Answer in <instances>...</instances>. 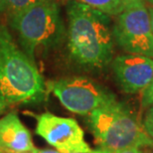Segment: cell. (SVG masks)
<instances>
[{"label": "cell", "instance_id": "obj_1", "mask_svg": "<svg viewBox=\"0 0 153 153\" xmlns=\"http://www.w3.org/2000/svg\"><path fill=\"white\" fill-rule=\"evenodd\" d=\"M68 14V49L78 65L102 69L112 60L114 38L109 15L71 1Z\"/></svg>", "mask_w": 153, "mask_h": 153}, {"label": "cell", "instance_id": "obj_2", "mask_svg": "<svg viewBox=\"0 0 153 153\" xmlns=\"http://www.w3.org/2000/svg\"><path fill=\"white\" fill-rule=\"evenodd\" d=\"M45 93L44 79L34 61L18 48L0 23V114L15 105L41 102Z\"/></svg>", "mask_w": 153, "mask_h": 153}, {"label": "cell", "instance_id": "obj_3", "mask_svg": "<svg viewBox=\"0 0 153 153\" xmlns=\"http://www.w3.org/2000/svg\"><path fill=\"white\" fill-rule=\"evenodd\" d=\"M88 125L99 149L105 153L129 147H153V138L116 100L91 112Z\"/></svg>", "mask_w": 153, "mask_h": 153}, {"label": "cell", "instance_id": "obj_4", "mask_svg": "<svg viewBox=\"0 0 153 153\" xmlns=\"http://www.w3.org/2000/svg\"><path fill=\"white\" fill-rule=\"evenodd\" d=\"M10 26L17 33L25 52L34 61L39 47L48 48L59 44L65 34V27L56 0L32 6L9 18Z\"/></svg>", "mask_w": 153, "mask_h": 153}, {"label": "cell", "instance_id": "obj_5", "mask_svg": "<svg viewBox=\"0 0 153 153\" xmlns=\"http://www.w3.org/2000/svg\"><path fill=\"white\" fill-rule=\"evenodd\" d=\"M48 88L68 111L82 115H88L115 102L111 91L85 76H70L49 82Z\"/></svg>", "mask_w": 153, "mask_h": 153}, {"label": "cell", "instance_id": "obj_6", "mask_svg": "<svg viewBox=\"0 0 153 153\" xmlns=\"http://www.w3.org/2000/svg\"><path fill=\"white\" fill-rule=\"evenodd\" d=\"M112 34L126 53L153 58V32L145 4L126 7L116 15Z\"/></svg>", "mask_w": 153, "mask_h": 153}, {"label": "cell", "instance_id": "obj_7", "mask_svg": "<svg viewBox=\"0 0 153 153\" xmlns=\"http://www.w3.org/2000/svg\"><path fill=\"white\" fill-rule=\"evenodd\" d=\"M36 133L62 153H102L91 149L85 140V133L74 118L61 117L50 112L36 115Z\"/></svg>", "mask_w": 153, "mask_h": 153}, {"label": "cell", "instance_id": "obj_8", "mask_svg": "<svg viewBox=\"0 0 153 153\" xmlns=\"http://www.w3.org/2000/svg\"><path fill=\"white\" fill-rule=\"evenodd\" d=\"M115 79L126 94L142 91L153 79V58L135 54L117 56L112 61Z\"/></svg>", "mask_w": 153, "mask_h": 153}, {"label": "cell", "instance_id": "obj_9", "mask_svg": "<svg viewBox=\"0 0 153 153\" xmlns=\"http://www.w3.org/2000/svg\"><path fill=\"white\" fill-rule=\"evenodd\" d=\"M35 149L31 134L16 114L0 118V150L32 153Z\"/></svg>", "mask_w": 153, "mask_h": 153}, {"label": "cell", "instance_id": "obj_10", "mask_svg": "<svg viewBox=\"0 0 153 153\" xmlns=\"http://www.w3.org/2000/svg\"><path fill=\"white\" fill-rule=\"evenodd\" d=\"M100 10L109 16H116L124 9L121 0H71Z\"/></svg>", "mask_w": 153, "mask_h": 153}, {"label": "cell", "instance_id": "obj_11", "mask_svg": "<svg viewBox=\"0 0 153 153\" xmlns=\"http://www.w3.org/2000/svg\"><path fill=\"white\" fill-rule=\"evenodd\" d=\"M48 1L53 0H0V12L4 13L9 19L21 11Z\"/></svg>", "mask_w": 153, "mask_h": 153}, {"label": "cell", "instance_id": "obj_12", "mask_svg": "<svg viewBox=\"0 0 153 153\" xmlns=\"http://www.w3.org/2000/svg\"><path fill=\"white\" fill-rule=\"evenodd\" d=\"M153 105V79L149 85L142 91L141 105L142 108H150Z\"/></svg>", "mask_w": 153, "mask_h": 153}, {"label": "cell", "instance_id": "obj_13", "mask_svg": "<svg viewBox=\"0 0 153 153\" xmlns=\"http://www.w3.org/2000/svg\"><path fill=\"white\" fill-rule=\"evenodd\" d=\"M143 128L145 132L149 136L153 138V105L149 108L144 116V121H143Z\"/></svg>", "mask_w": 153, "mask_h": 153}, {"label": "cell", "instance_id": "obj_14", "mask_svg": "<svg viewBox=\"0 0 153 153\" xmlns=\"http://www.w3.org/2000/svg\"><path fill=\"white\" fill-rule=\"evenodd\" d=\"M121 1L123 3L124 8H126V7H130V6L145 4L146 0H121Z\"/></svg>", "mask_w": 153, "mask_h": 153}, {"label": "cell", "instance_id": "obj_15", "mask_svg": "<svg viewBox=\"0 0 153 153\" xmlns=\"http://www.w3.org/2000/svg\"><path fill=\"white\" fill-rule=\"evenodd\" d=\"M145 5L148 9L149 16H150V21H151V27H152V32H153V0H146Z\"/></svg>", "mask_w": 153, "mask_h": 153}, {"label": "cell", "instance_id": "obj_16", "mask_svg": "<svg viewBox=\"0 0 153 153\" xmlns=\"http://www.w3.org/2000/svg\"><path fill=\"white\" fill-rule=\"evenodd\" d=\"M116 153H143V151L141 147H129V148L122 149V150Z\"/></svg>", "mask_w": 153, "mask_h": 153}, {"label": "cell", "instance_id": "obj_17", "mask_svg": "<svg viewBox=\"0 0 153 153\" xmlns=\"http://www.w3.org/2000/svg\"><path fill=\"white\" fill-rule=\"evenodd\" d=\"M32 153H62L59 150H52V149H37L36 148Z\"/></svg>", "mask_w": 153, "mask_h": 153}, {"label": "cell", "instance_id": "obj_18", "mask_svg": "<svg viewBox=\"0 0 153 153\" xmlns=\"http://www.w3.org/2000/svg\"><path fill=\"white\" fill-rule=\"evenodd\" d=\"M2 153H31V152H15V151H9V150H0Z\"/></svg>", "mask_w": 153, "mask_h": 153}, {"label": "cell", "instance_id": "obj_19", "mask_svg": "<svg viewBox=\"0 0 153 153\" xmlns=\"http://www.w3.org/2000/svg\"><path fill=\"white\" fill-rule=\"evenodd\" d=\"M66 153H82V152H66Z\"/></svg>", "mask_w": 153, "mask_h": 153}, {"label": "cell", "instance_id": "obj_20", "mask_svg": "<svg viewBox=\"0 0 153 153\" xmlns=\"http://www.w3.org/2000/svg\"><path fill=\"white\" fill-rule=\"evenodd\" d=\"M152 148H153V147H152ZM147 153H153V149H151V150L149 151V152H147Z\"/></svg>", "mask_w": 153, "mask_h": 153}, {"label": "cell", "instance_id": "obj_21", "mask_svg": "<svg viewBox=\"0 0 153 153\" xmlns=\"http://www.w3.org/2000/svg\"><path fill=\"white\" fill-rule=\"evenodd\" d=\"M0 153H1V152H0Z\"/></svg>", "mask_w": 153, "mask_h": 153}, {"label": "cell", "instance_id": "obj_22", "mask_svg": "<svg viewBox=\"0 0 153 153\" xmlns=\"http://www.w3.org/2000/svg\"><path fill=\"white\" fill-rule=\"evenodd\" d=\"M1 153H2V152H1Z\"/></svg>", "mask_w": 153, "mask_h": 153}]
</instances>
